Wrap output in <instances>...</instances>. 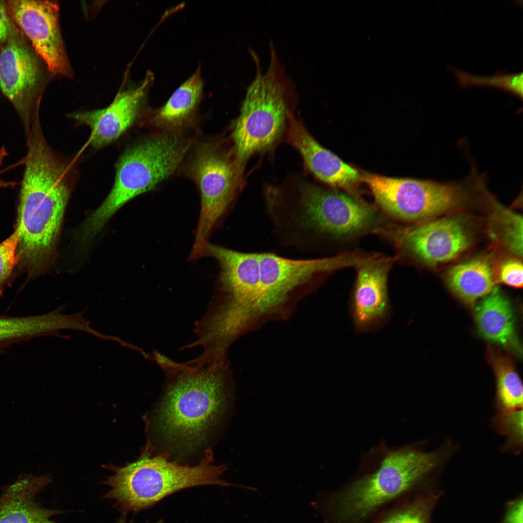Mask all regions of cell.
Here are the masks:
<instances>
[{
  "instance_id": "1",
  "label": "cell",
  "mask_w": 523,
  "mask_h": 523,
  "mask_svg": "<svg viewBox=\"0 0 523 523\" xmlns=\"http://www.w3.org/2000/svg\"><path fill=\"white\" fill-rule=\"evenodd\" d=\"M153 356L169 379L154 415L156 433L169 450L192 451L227 411L226 363L196 358L177 363L157 352Z\"/></svg>"
},
{
  "instance_id": "2",
  "label": "cell",
  "mask_w": 523,
  "mask_h": 523,
  "mask_svg": "<svg viewBox=\"0 0 523 523\" xmlns=\"http://www.w3.org/2000/svg\"><path fill=\"white\" fill-rule=\"evenodd\" d=\"M73 182L52 162L35 160L24 166L15 228L18 234L15 272L27 279L43 274L52 263Z\"/></svg>"
},
{
  "instance_id": "3",
  "label": "cell",
  "mask_w": 523,
  "mask_h": 523,
  "mask_svg": "<svg viewBox=\"0 0 523 523\" xmlns=\"http://www.w3.org/2000/svg\"><path fill=\"white\" fill-rule=\"evenodd\" d=\"M269 47L270 62L265 73L258 56L250 50L256 73L232 128V151L242 172L250 157L271 148L279 140L297 101L295 86L279 62L272 42Z\"/></svg>"
},
{
  "instance_id": "4",
  "label": "cell",
  "mask_w": 523,
  "mask_h": 523,
  "mask_svg": "<svg viewBox=\"0 0 523 523\" xmlns=\"http://www.w3.org/2000/svg\"><path fill=\"white\" fill-rule=\"evenodd\" d=\"M214 461L213 453L208 450L198 464L180 465L169 461L165 453L153 455L147 446L136 461L123 466L111 465L113 473L104 482L109 488L104 498L114 500L123 512H136L185 488L232 485L220 478L225 465Z\"/></svg>"
},
{
  "instance_id": "5",
  "label": "cell",
  "mask_w": 523,
  "mask_h": 523,
  "mask_svg": "<svg viewBox=\"0 0 523 523\" xmlns=\"http://www.w3.org/2000/svg\"><path fill=\"white\" fill-rule=\"evenodd\" d=\"M453 446L425 451L406 447L390 451L373 472L332 498L338 523H361L387 502L418 484L446 461Z\"/></svg>"
},
{
  "instance_id": "6",
  "label": "cell",
  "mask_w": 523,
  "mask_h": 523,
  "mask_svg": "<svg viewBox=\"0 0 523 523\" xmlns=\"http://www.w3.org/2000/svg\"><path fill=\"white\" fill-rule=\"evenodd\" d=\"M190 146L189 140L174 133L153 136L129 148L116 166L114 183L102 204L83 223L79 237L97 234L123 205L151 190L178 168Z\"/></svg>"
},
{
  "instance_id": "7",
  "label": "cell",
  "mask_w": 523,
  "mask_h": 523,
  "mask_svg": "<svg viewBox=\"0 0 523 523\" xmlns=\"http://www.w3.org/2000/svg\"><path fill=\"white\" fill-rule=\"evenodd\" d=\"M203 256L215 258L220 267L216 293L203 320L215 332L236 335L255 311L260 277L258 253L236 251L208 242Z\"/></svg>"
},
{
  "instance_id": "8",
  "label": "cell",
  "mask_w": 523,
  "mask_h": 523,
  "mask_svg": "<svg viewBox=\"0 0 523 523\" xmlns=\"http://www.w3.org/2000/svg\"><path fill=\"white\" fill-rule=\"evenodd\" d=\"M193 155L189 173L198 186L201 208L190 260L203 256L209 236L241 187L242 175L233 151L217 143H200Z\"/></svg>"
},
{
  "instance_id": "9",
  "label": "cell",
  "mask_w": 523,
  "mask_h": 523,
  "mask_svg": "<svg viewBox=\"0 0 523 523\" xmlns=\"http://www.w3.org/2000/svg\"><path fill=\"white\" fill-rule=\"evenodd\" d=\"M53 77L11 19L8 38L0 51V89L19 117L25 134L40 116L42 97Z\"/></svg>"
},
{
  "instance_id": "10",
  "label": "cell",
  "mask_w": 523,
  "mask_h": 523,
  "mask_svg": "<svg viewBox=\"0 0 523 523\" xmlns=\"http://www.w3.org/2000/svg\"><path fill=\"white\" fill-rule=\"evenodd\" d=\"M361 177L384 211L407 221L440 215L461 205L467 199L468 180L463 183H441L365 172Z\"/></svg>"
},
{
  "instance_id": "11",
  "label": "cell",
  "mask_w": 523,
  "mask_h": 523,
  "mask_svg": "<svg viewBox=\"0 0 523 523\" xmlns=\"http://www.w3.org/2000/svg\"><path fill=\"white\" fill-rule=\"evenodd\" d=\"M296 192L295 219L307 231L340 237L363 231L377 221L371 207L340 192L308 182L299 184Z\"/></svg>"
},
{
  "instance_id": "12",
  "label": "cell",
  "mask_w": 523,
  "mask_h": 523,
  "mask_svg": "<svg viewBox=\"0 0 523 523\" xmlns=\"http://www.w3.org/2000/svg\"><path fill=\"white\" fill-rule=\"evenodd\" d=\"M12 21L24 34L54 76L73 77L60 24L57 1L4 0Z\"/></svg>"
},
{
  "instance_id": "13",
  "label": "cell",
  "mask_w": 523,
  "mask_h": 523,
  "mask_svg": "<svg viewBox=\"0 0 523 523\" xmlns=\"http://www.w3.org/2000/svg\"><path fill=\"white\" fill-rule=\"evenodd\" d=\"M381 232L422 262L433 266L456 258L469 247L472 240L464 219L459 216Z\"/></svg>"
},
{
  "instance_id": "14",
  "label": "cell",
  "mask_w": 523,
  "mask_h": 523,
  "mask_svg": "<svg viewBox=\"0 0 523 523\" xmlns=\"http://www.w3.org/2000/svg\"><path fill=\"white\" fill-rule=\"evenodd\" d=\"M260 281L255 311H263L283 300L294 289L321 273L338 269L335 257L295 260L271 253H258Z\"/></svg>"
},
{
  "instance_id": "15",
  "label": "cell",
  "mask_w": 523,
  "mask_h": 523,
  "mask_svg": "<svg viewBox=\"0 0 523 523\" xmlns=\"http://www.w3.org/2000/svg\"><path fill=\"white\" fill-rule=\"evenodd\" d=\"M153 80V74L148 73L138 84L120 90L108 107L69 117L90 127V143L93 147L105 146L118 138L139 116Z\"/></svg>"
},
{
  "instance_id": "16",
  "label": "cell",
  "mask_w": 523,
  "mask_h": 523,
  "mask_svg": "<svg viewBox=\"0 0 523 523\" xmlns=\"http://www.w3.org/2000/svg\"><path fill=\"white\" fill-rule=\"evenodd\" d=\"M393 263L384 257H368L357 267L351 311L356 329L375 330L384 324L390 313L387 277Z\"/></svg>"
},
{
  "instance_id": "17",
  "label": "cell",
  "mask_w": 523,
  "mask_h": 523,
  "mask_svg": "<svg viewBox=\"0 0 523 523\" xmlns=\"http://www.w3.org/2000/svg\"><path fill=\"white\" fill-rule=\"evenodd\" d=\"M287 140L299 152L306 168L321 181L347 188L360 180L357 170L321 146L294 114L289 120Z\"/></svg>"
},
{
  "instance_id": "18",
  "label": "cell",
  "mask_w": 523,
  "mask_h": 523,
  "mask_svg": "<svg viewBox=\"0 0 523 523\" xmlns=\"http://www.w3.org/2000/svg\"><path fill=\"white\" fill-rule=\"evenodd\" d=\"M51 481L49 474H30L4 486L0 494V523H56L51 517L60 511L42 508L35 499Z\"/></svg>"
},
{
  "instance_id": "19",
  "label": "cell",
  "mask_w": 523,
  "mask_h": 523,
  "mask_svg": "<svg viewBox=\"0 0 523 523\" xmlns=\"http://www.w3.org/2000/svg\"><path fill=\"white\" fill-rule=\"evenodd\" d=\"M204 81L201 66L171 94L162 106L151 112L149 122L155 128L172 133L189 124L202 97Z\"/></svg>"
},
{
  "instance_id": "20",
  "label": "cell",
  "mask_w": 523,
  "mask_h": 523,
  "mask_svg": "<svg viewBox=\"0 0 523 523\" xmlns=\"http://www.w3.org/2000/svg\"><path fill=\"white\" fill-rule=\"evenodd\" d=\"M478 329L485 338L505 347L518 349L511 304L499 289L494 287L476 308Z\"/></svg>"
},
{
  "instance_id": "21",
  "label": "cell",
  "mask_w": 523,
  "mask_h": 523,
  "mask_svg": "<svg viewBox=\"0 0 523 523\" xmlns=\"http://www.w3.org/2000/svg\"><path fill=\"white\" fill-rule=\"evenodd\" d=\"M446 278L451 290L465 302L473 304L494 288L493 268L488 260L476 258L454 265Z\"/></svg>"
},
{
  "instance_id": "22",
  "label": "cell",
  "mask_w": 523,
  "mask_h": 523,
  "mask_svg": "<svg viewBox=\"0 0 523 523\" xmlns=\"http://www.w3.org/2000/svg\"><path fill=\"white\" fill-rule=\"evenodd\" d=\"M492 211L489 218L491 238L517 257L523 255V218L489 196Z\"/></svg>"
},
{
  "instance_id": "23",
  "label": "cell",
  "mask_w": 523,
  "mask_h": 523,
  "mask_svg": "<svg viewBox=\"0 0 523 523\" xmlns=\"http://www.w3.org/2000/svg\"><path fill=\"white\" fill-rule=\"evenodd\" d=\"M491 357L496 380V412L523 409V386L519 374L506 358L494 353Z\"/></svg>"
},
{
  "instance_id": "24",
  "label": "cell",
  "mask_w": 523,
  "mask_h": 523,
  "mask_svg": "<svg viewBox=\"0 0 523 523\" xmlns=\"http://www.w3.org/2000/svg\"><path fill=\"white\" fill-rule=\"evenodd\" d=\"M450 71L456 77L462 88L474 86H487L498 88L523 99V73L507 74L499 71L492 77L471 74L451 66Z\"/></svg>"
},
{
  "instance_id": "25",
  "label": "cell",
  "mask_w": 523,
  "mask_h": 523,
  "mask_svg": "<svg viewBox=\"0 0 523 523\" xmlns=\"http://www.w3.org/2000/svg\"><path fill=\"white\" fill-rule=\"evenodd\" d=\"M492 424L497 433L505 439L502 451L515 455L520 454L523 449V409L496 412Z\"/></svg>"
},
{
  "instance_id": "26",
  "label": "cell",
  "mask_w": 523,
  "mask_h": 523,
  "mask_svg": "<svg viewBox=\"0 0 523 523\" xmlns=\"http://www.w3.org/2000/svg\"><path fill=\"white\" fill-rule=\"evenodd\" d=\"M440 496L436 492L420 497L392 512L380 523H431L433 509Z\"/></svg>"
},
{
  "instance_id": "27",
  "label": "cell",
  "mask_w": 523,
  "mask_h": 523,
  "mask_svg": "<svg viewBox=\"0 0 523 523\" xmlns=\"http://www.w3.org/2000/svg\"><path fill=\"white\" fill-rule=\"evenodd\" d=\"M18 234L14 231L5 240L0 243V299L6 286L14 279L17 265L16 249Z\"/></svg>"
},
{
  "instance_id": "28",
  "label": "cell",
  "mask_w": 523,
  "mask_h": 523,
  "mask_svg": "<svg viewBox=\"0 0 523 523\" xmlns=\"http://www.w3.org/2000/svg\"><path fill=\"white\" fill-rule=\"evenodd\" d=\"M498 274L503 283L515 288L523 286V266L520 260L510 259L505 261L500 265Z\"/></svg>"
},
{
  "instance_id": "29",
  "label": "cell",
  "mask_w": 523,
  "mask_h": 523,
  "mask_svg": "<svg viewBox=\"0 0 523 523\" xmlns=\"http://www.w3.org/2000/svg\"><path fill=\"white\" fill-rule=\"evenodd\" d=\"M523 505L522 497L508 502L501 523H523Z\"/></svg>"
},
{
  "instance_id": "30",
  "label": "cell",
  "mask_w": 523,
  "mask_h": 523,
  "mask_svg": "<svg viewBox=\"0 0 523 523\" xmlns=\"http://www.w3.org/2000/svg\"><path fill=\"white\" fill-rule=\"evenodd\" d=\"M11 18L4 0H0V51L6 42L10 31Z\"/></svg>"
},
{
  "instance_id": "31",
  "label": "cell",
  "mask_w": 523,
  "mask_h": 523,
  "mask_svg": "<svg viewBox=\"0 0 523 523\" xmlns=\"http://www.w3.org/2000/svg\"><path fill=\"white\" fill-rule=\"evenodd\" d=\"M4 173L5 170L0 164V189H7L9 187L8 182L5 180L2 177V175Z\"/></svg>"
},
{
  "instance_id": "32",
  "label": "cell",
  "mask_w": 523,
  "mask_h": 523,
  "mask_svg": "<svg viewBox=\"0 0 523 523\" xmlns=\"http://www.w3.org/2000/svg\"><path fill=\"white\" fill-rule=\"evenodd\" d=\"M116 523H127L124 519H121Z\"/></svg>"
}]
</instances>
